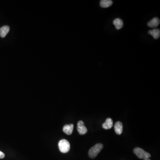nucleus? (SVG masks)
I'll use <instances>...</instances> for the list:
<instances>
[{
  "mask_svg": "<svg viewBox=\"0 0 160 160\" xmlns=\"http://www.w3.org/2000/svg\"><path fill=\"white\" fill-rule=\"evenodd\" d=\"M103 145L102 144L98 143L89 149V155L91 158H94L98 155L101 151L103 149Z\"/></svg>",
  "mask_w": 160,
  "mask_h": 160,
  "instance_id": "obj_1",
  "label": "nucleus"
},
{
  "mask_svg": "<svg viewBox=\"0 0 160 160\" xmlns=\"http://www.w3.org/2000/svg\"><path fill=\"white\" fill-rule=\"evenodd\" d=\"M73 127H74V125L73 124L66 125L63 127V132L67 135H71L73 132Z\"/></svg>",
  "mask_w": 160,
  "mask_h": 160,
  "instance_id": "obj_7",
  "label": "nucleus"
},
{
  "mask_svg": "<svg viewBox=\"0 0 160 160\" xmlns=\"http://www.w3.org/2000/svg\"><path fill=\"white\" fill-rule=\"evenodd\" d=\"M58 147L59 150L62 153H67L70 150V144L65 139H62L59 141Z\"/></svg>",
  "mask_w": 160,
  "mask_h": 160,
  "instance_id": "obj_3",
  "label": "nucleus"
},
{
  "mask_svg": "<svg viewBox=\"0 0 160 160\" xmlns=\"http://www.w3.org/2000/svg\"><path fill=\"white\" fill-rule=\"evenodd\" d=\"M148 33L152 35L155 39H158L160 37V30L158 29H154L152 30H149Z\"/></svg>",
  "mask_w": 160,
  "mask_h": 160,
  "instance_id": "obj_10",
  "label": "nucleus"
},
{
  "mask_svg": "<svg viewBox=\"0 0 160 160\" xmlns=\"http://www.w3.org/2000/svg\"><path fill=\"white\" fill-rule=\"evenodd\" d=\"M160 19L158 17H154L147 23V25L150 28H156L160 24Z\"/></svg>",
  "mask_w": 160,
  "mask_h": 160,
  "instance_id": "obj_5",
  "label": "nucleus"
},
{
  "mask_svg": "<svg viewBox=\"0 0 160 160\" xmlns=\"http://www.w3.org/2000/svg\"><path fill=\"white\" fill-rule=\"evenodd\" d=\"M113 4L111 0H101L100 1V5L102 8H107L110 7Z\"/></svg>",
  "mask_w": 160,
  "mask_h": 160,
  "instance_id": "obj_12",
  "label": "nucleus"
},
{
  "mask_svg": "<svg viewBox=\"0 0 160 160\" xmlns=\"http://www.w3.org/2000/svg\"><path fill=\"white\" fill-rule=\"evenodd\" d=\"M10 30L9 26L5 25L0 28V36L2 38L5 37Z\"/></svg>",
  "mask_w": 160,
  "mask_h": 160,
  "instance_id": "obj_9",
  "label": "nucleus"
},
{
  "mask_svg": "<svg viewBox=\"0 0 160 160\" xmlns=\"http://www.w3.org/2000/svg\"><path fill=\"white\" fill-rule=\"evenodd\" d=\"M5 157V155L3 152L0 151V159H3Z\"/></svg>",
  "mask_w": 160,
  "mask_h": 160,
  "instance_id": "obj_13",
  "label": "nucleus"
},
{
  "mask_svg": "<svg viewBox=\"0 0 160 160\" xmlns=\"http://www.w3.org/2000/svg\"><path fill=\"white\" fill-rule=\"evenodd\" d=\"M77 129L80 135H84L88 132L87 128L82 121H80L77 123Z\"/></svg>",
  "mask_w": 160,
  "mask_h": 160,
  "instance_id": "obj_4",
  "label": "nucleus"
},
{
  "mask_svg": "<svg viewBox=\"0 0 160 160\" xmlns=\"http://www.w3.org/2000/svg\"><path fill=\"white\" fill-rule=\"evenodd\" d=\"M113 24L115 25V28L117 30L121 29L123 26V21L120 18H116L113 21Z\"/></svg>",
  "mask_w": 160,
  "mask_h": 160,
  "instance_id": "obj_11",
  "label": "nucleus"
},
{
  "mask_svg": "<svg viewBox=\"0 0 160 160\" xmlns=\"http://www.w3.org/2000/svg\"><path fill=\"white\" fill-rule=\"evenodd\" d=\"M113 126V121L110 118L106 119V121L102 125V127L105 129H109Z\"/></svg>",
  "mask_w": 160,
  "mask_h": 160,
  "instance_id": "obj_8",
  "label": "nucleus"
},
{
  "mask_svg": "<svg viewBox=\"0 0 160 160\" xmlns=\"http://www.w3.org/2000/svg\"><path fill=\"white\" fill-rule=\"evenodd\" d=\"M133 152L140 159H149L151 157V155L149 153L139 147L135 148Z\"/></svg>",
  "mask_w": 160,
  "mask_h": 160,
  "instance_id": "obj_2",
  "label": "nucleus"
},
{
  "mask_svg": "<svg viewBox=\"0 0 160 160\" xmlns=\"http://www.w3.org/2000/svg\"><path fill=\"white\" fill-rule=\"evenodd\" d=\"M144 160H150V159H149H149H144Z\"/></svg>",
  "mask_w": 160,
  "mask_h": 160,
  "instance_id": "obj_14",
  "label": "nucleus"
},
{
  "mask_svg": "<svg viewBox=\"0 0 160 160\" xmlns=\"http://www.w3.org/2000/svg\"><path fill=\"white\" fill-rule=\"evenodd\" d=\"M114 130L115 133L118 135H121L123 132V125L120 121H117L115 123L114 125Z\"/></svg>",
  "mask_w": 160,
  "mask_h": 160,
  "instance_id": "obj_6",
  "label": "nucleus"
}]
</instances>
